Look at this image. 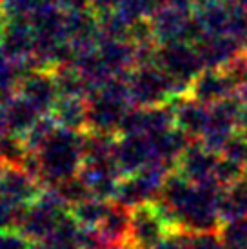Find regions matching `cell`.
I'll return each mask as SVG.
<instances>
[{
    "label": "cell",
    "mask_w": 247,
    "mask_h": 249,
    "mask_svg": "<svg viewBox=\"0 0 247 249\" xmlns=\"http://www.w3.org/2000/svg\"><path fill=\"white\" fill-rule=\"evenodd\" d=\"M36 155L40 164V182L46 187L58 186L80 171L86 157V131L58 125Z\"/></svg>",
    "instance_id": "obj_1"
},
{
    "label": "cell",
    "mask_w": 247,
    "mask_h": 249,
    "mask_svg": "<svg viewBox=\"0 0 247 249\" xmlns=\"http://www.w3.org/2000/svg\"><path fill=\"white\" fill-rule=\"evenodd\" d=\"M129 84L122 76H113L88 95V131H120L131 106Z\"/></svg>",
    "instance_id": "obj_2"
},
{
    "label": "cell",
    "mask_w": 247,
    "mask_h": 249,
    "mask_svg": "<svg viewBox=\"0 0 247 249\" xmlns=\"http://www.w3.org/2000/svg\"><path fill=\"white\" fill-rule=\"evenodd\" d=\"M44 184L18 164H2L0 167V198L20 209L35 202L44 191Z\"/></svg>",
    "instance_id": "obj_3"
},
{
    "label": "cell",
    "mask_w": 247,
    "mask_h": 249,
    "mask_svg": "<svg viewBox=\"0 0 247 249\" xmlns=\"http://www.w3.org/2000/svg\"><path fill=\"white\" fill-rule=\"evenodd\" d=\"M162 236V218L149 204H138L131 208L129 231L124 240V249H153Z\"/></svg>",
    "instance_id": "obj_4"
},
{
    "label": "cell",
    "mask_w": 247,
    "mask_h": 249,
    "mask_svg": "<svg viewBox=\"0 0 247 249\" xmlns=\"http://www.w3.org/2000/svg\"><path fill=\"white\" fill-rule=\"evenodd\" d=\"M17 93L24 98H28L42 115H49L55 107L58 97H60L55 78V70L28 71L17 86Z\"/></svg>",
    "instance_id": "obj_5"
},
{
    "label": "cell",
    "mask_w": 247,
    "mask_h": 249,
    "mask_svg": "<svg viewBox=\"0 0 247 249\" xmlns=\"http://www.w3.org/2000/svg\"><path fill=\"white\" fill-rule=\"evenodd\" d=\"M0 48L6 51L17 62H26L29 66V58L35 51V29L33 24L24 20L22 17H15L13 22H7L6 31L0 40ZM31 70V66H29Z\"/></svg>",
    "instance_id": "obj_6"
},
{
    "label": "cell",
    "mask_w": 247,
    "mask_h": 249,
    "mask_svg": "<svg viewBox=\"0 0 247 249\" xmlns=\"http://www.w3.org/2000/svg\"><path fill=\"white\" fill-rule=\"evenodd\" d=\"M149 155H151V142L145 140L142 135H124V139L117 140L115 160L124 177L140 171Z\"/></svg>",
    "instance_id": "obj_7"
},
{
    "label": "cell",
    "mask_w": 247,
    "mask_h": 249,
    "mask_svg": "<svg viewBox=\"0 0 247 249\" xmlns=\"http://www.w3.org/2000/svg\"><path fill=\"white\" fill-rule=\"evenodd\" d=\"M40 117V111L18 93L4 100V120H6L7 133L11 135H17V137L26 135Z\"/></svg>",
    "instance_id": "obj_8"
},
{
    "label": "cell",
    "mask_w": 247,
    "mask_h": 249,
    "mask_svg": "<svg viewBox=\"0 0 247 249\" xmlns=\"http://www.w3.org/2000/svg\"><path fill=\"white\" fill-rule=\"evenodd\" d=\"M51 117L62 127L88 131V98L86 97H58Z\"/></svg>",
    "instance_id": "obj_9"
},
{
    "label": "cell",
    "mask_w": 247,
    "mask_h": 249,
    "mask_svg": "<svg viewBox=\"0 0 247 249\" xmlns=\"http://www.w3.org/2000/svg\"><path fill=\"white\" fill-rule=\"evenodd\" d=\"M129 84L131 100L140 106H151L155 104L160 95L164 93V84L160 78V73L144 68V70L137 71L127 78Z\"/></svg>",
    "instance_id": "obj_10"
},
{
    "label": "cell",
    "mask_w": 247,
    "mask_h": 249,
    "mask_svg": "<svg viewBox=\"0 0 247 249\" xmlns=\"http://www.w3.org/2000/svg\"><path fill=\"white\" fill-rule=\"evenodd\" d=\"M131 222V209L122 206V204H111L107 214L104 216L102 224L98 226L100 235H102L104 242L107 246H122L127 231H129Z\"/></svg>",
    "instance_id": "obj_11"
},
{
    "label": "cell",
    "mask_w": 247,
    "mask_h": 249,
    "mask_svg": "<svg viewBox=\"0 0 247 249\" xmlns=\"http://www.w3.org/2000/svg\"><path fill=\"white\" fill-rule=\"evenodd\" d=\"M113 200H104L98 196H88L84 200L73 204L69 211L82 228H98L102 224L104 216L109 211V206Z\"/></svg>",
    "instance_id": "obj_12"
},
{
    "label": "cell",
    "mask_w": 247,
    "mask_h": 249,
    "mask_svg": "<svg viewBox=\"0 0 247 249\" xmlns=\"http://www.w3.org/2000/svg\"><path fill=\"white\" fill-rule=\"evenodd\" d=\"M78 233H80V224L73 218L69 211L56 229L42 242L44 249H80L78 244Z\"/></svg>",
    "instance_id": "obj_13"
},
{
    "label": "cell",
    "mask_w": 247,
    "mask_h": 249,
    "mask_svg": "<svg viewBox=\"0 0 247 249\" xmlns=\"http://www.w3.org/2000/svg\"><path fill=\"white\" fill-rule=\"evenodd\" d=\"M56 127H58V124L55 122V118L51 117V113L49 115H42L31 125V129L26 135H22V140H24V144L28 147V151H38L42 145L48 142V139L53 135Z\"/></svg>",
    "instance_id": "obj_14"
},
{
    "label": "cell",
    "mask_w": 247,
    "mask_h": 249,
    "mask_svg": "<svg viewBox=\"0 0 247 249\" xmlns=\"http://www.w3.org/2000/svg\"><path fill=\"white\" fill-rule=\"evenodd\" d=\"M28 155V147L24 144L22 137L6 133L0 137V159L6 164H18L22 166V162Z\"/></svg>",
    "instance_id": "obj_15"
},
{
    "label": "cell",
    "mask_w": 247,
    "mask_h": 249,
    "mask_svg": "<svg viewBox=\"0 0 247 249\" xmlns=\"http://www.w3.org/2000/svg\"><path fill=\"white\" fill-rule=\"evenodd\" d=\"M33 242H29L17 229L0 231V249H29Z\"/></svg>",
    "instance_id": "obj_16"
},
{
    "label": "cell",
    "mask_w": 247,
    "mask_h": 249,
    "mask_svg": "<svg viewBox=\"0 0 247 249\" xmlns=\"http://www.w3.org/2000/svg\"><path fill=\"white\" fill-rule=\"evenodd\" d=\"M17 213H18V209L0 198V231L13 229L15 220H17Z\"/></svg>",
    "instance_id": "obj_17"
},
{
    "label": "cell",
    "mask_w": 247,
    "mask_h": 249,
    "mask_svg": "<svg viewBox=\"0 0 247 249\" xmlns=\"http://www.w3.org/2000/svg\"><path fill=\"white\" fill-rule=\"evenodd\" d=\"M6 26H7V20L0 15V40H2V35H4V31H6Z\"/></svg>",
    "instance_id": "obj_18"
},
{
    "label": "cell",
    "mask_w": 247,
    "mask_h": 249,
    "mask_svg": "<svg viewBox=\"0 0 247 249\" xmlns=\"http://www.w3.org/2000/svg\"><path fill=\"white\" fill-rule=\"evenodd\" d=\"M96 249H124L122 246H102V248H96Z\"/></svg>",
    "instance_id": "obj_19"
},
{
    "label": "cell",
    "mask_w": 247,
    "mask_h": 249,
    "mask_svg": "<svg viewBox=\"0 0 247 249\" xmlns=\"http://www.w3.org/2000/svg\"><path fill=\"white\" fill-rule=\"evenodd\" d=\"M2 164H4V162H2V159H0V167H2Z\"/></svg>",
    "instance_id": "obj_20"
}]
</instances>
